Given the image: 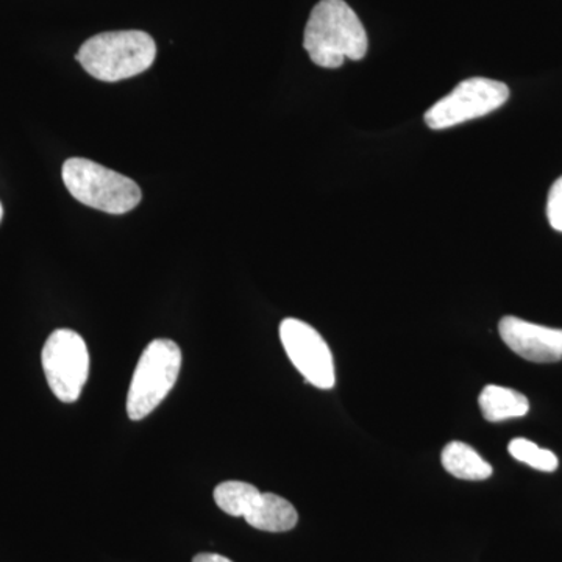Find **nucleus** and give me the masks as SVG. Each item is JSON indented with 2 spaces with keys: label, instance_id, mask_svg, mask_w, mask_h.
Returning <instances> with one entry per match:
<instances>
[{
  "label": "nucleus",
  "instance_id": "obj_9",
  "mask_svg": "<svg viewBox=\"0 0 562 562\" xmlns=\"http://www.w3.org/2000/svg\"><path fill=\"white\" fill-rule=\"evenodd\" d=\"M244 519L257 530L284 532L297 525L299 514L286 498L272 492H260L251 502Z\"/></svg>",
  "mask_w": 562,
  "mask_h": 562
},
{
  "label": "nucleus",
  "instance_id": "obj_15",
  "mask_svg": "<svg viewBox=\"0 0 562 562\" xmlns=\"http://www.w3.org/2000/svg\"><path fill=\"white\" fill-rule=\"evenodd\" d=\"M192 562H233L228 560V558L222 557V554L217 553H199L198 557H194Z\"/></svg>",
  "mask_w": 562,
  "mask_h": 562
},
{
  "label": "nucleus",
  "instance_id": "obj_8",
  "mask_svg": "<svg viewBox=\"0 0 562 562\" xmlns=\"http://www.w3.org/2000/svg\"><path fill=\"white\" fill-rule=\"evenodd\" d=\"M503 342L531 362L562 360V330L531 324L519 317L505 316L498 324Z\"/></svg>",
  "mask_w": 562,
  "mask_h": 562
},
{
  "label": "nucleus",
  "instance_id": "obj_1",
  "mask_svg": "<svg viewBox=\"0 0 562 562\" xmlns=\"http://www.w3.org/2000/svg\"><path fill=\"white\" fill-rule=\"evenodd\" d=\"M368 46L360 18L344 0H321L314 7L303 36V47L314 65L341 68L346 60H362Z\"/></svg>",
  "mask_w": 562,
  "mask_h": 562
},
{
  "label": "nucleus",
  "instance_id": "obj_7",
  "mask_svg": "<svg viewBox=\"0 0 562 562\" xmlns=\"http://www.w3.org/2000/svg\"><path fill=\"white\" fill-rule=\"evenodd\" d=\"M280 339L306 383L319 390L335 386V360L330 347L316 328L299 319H284L280 325Z\"/></svg>",
  "mask_w": 562,
  "mask_h": 562
},
{
  "label": "nucleus",
  "instance_id": "obj_14",
  "mask_svg": "<svg viewBox=\"0 0 562 562\" xmlns=\"http://www.w3.org/2000/svg\"><path fill=\"white\" fill-rule=\"evenodd\" d=\"M547 217L550 225L557 232L562 233V177L554 181L550 188L549 201H547Z\"/></svg>",
  "mask_w": 562,
  "mask_h": 562
},
{
  "label": "nucleus",
  "instance_id": "obj_10",
  "mask_svg": "<svg viewBox=\"0 0 562 562\" xmlns=\"http://www.w3.org/2000/svg\"><path fill=\"white\" fill-rule=\"evenodd\" d=\"M479 405L484 419L492 424L524 417L530 412V402L524 394L509 387L495 386V384L484 386L479 397Z\"/></svg>",
  "mask_w": 562,
  "mask_h": 562
},
{
  "label": "nucleus",
  "instance_id": "obj_13",
  "mask_svg": "<svg viewBox=\"0 0 562 562\" xmlns=\"http://www.w3.org/2000/svg\"><path fill=\"white\" fill-rule=\"evenodd\" d=\"M508 450L513 458L524 462V464L530 465V468L536 469V471L554 472L558 465H560L557 454L550 452V450L541 449V447L536 446L535 442L528 441V439H513V441L509 442Z\"/></svg>",
  "mask_w": 562,
  "mask_h": 562
},
{
  "label": "nucleus",
  "instance_id": "obj_16",
  "mask_svg": "<svg viewBox=\"0 0 562 562\" xmlns=\"http://www.w3.org/2000/svg\"><path fill=\"white\" fill-rule=\"evenodd\" d=\"M2 217H3V209H2V203H0V222H2Z\"/></svg>",
  "mask_w": 562,
  "mask_h": 562
},
{
  "label": "nucleus",
  "instance_id": "obj_2",
  "mask_svg": "<svg viewBox=\"0 0 562 562\" xmlns=\"http://www.w3.org/2000/svg\"><path fill=\"white\" fill-rule=\"evenodd\" d=\"M157 44L140 31L105 32L81 44L77 61L91 77L121 81L139 76L154 65Z\"/></svg>",
  "mask_w": 562,
  "mask_h": 562
},
{
  "label": "nucleus",
  "instance_id": "obj_5",
  "mask_svg": "<svg viewBox=\"0 0 562 562\" xmlns=\"http://www.w3.org/2000/svg\"><path fill=\"white\" fill-rule=\"evenodd\" d=\"M41 361L55 397L65 403L79 401L90 373V353L79 333L68 328L52 333Z\"/></svg>",
  "mask_w": 562,
  "mask_h": 562
},
{
  "label": "nucleus",
  "instance_id": "obj_4",
  "mask_svg": "<svg viewBox=\"0 0 562 562\" xmlns=\"http://www.w3.org/2000/svg\"><path fill=\"white\" fill-rule=\"evenodd\" d=\"M181 369L179 344L155 339L140 355L127 394V414L132 420L149 416L172 391Z\"/></svg>",
  "mask_w": 562,
  "mask_h": 562
},
{
  "label": "nucleus",
  "instance_id": "obj_3",
  "mask_svg": "<svg viewBox=\"0 0 562 562\" xmlns=\"http://www.w3.org/2000/svg\"><path fill=\"white\" fill-rule=\"evenodd\" d=\"M63 181L74 199L109 214H125L140 202L138 184L87 158H69L63 165Z\"/></svg>",
  "mask_w": 562,
  "mask_h": 562
},
{
  "label": "nucleus",
  "instance_id": "obj_12",
  "mask_svg": "<svg viewBox=\"0 0 562 562\" xmlns=\"http://www.w3.org/2000/svg\"><path fill=\"white\" fill-rule=\"evenodd\" d=\"M258 494L260 491L254 484L224 482L214 490V502L228 516L244 517Z\"/></svg>",
  "mask_w": 562,
  "mask_h": 562
},
{
  "label": "nucleus",
  "instance_id": "obj_11",
  "mask_svg": "<svg viewBox=\"0 0 562 562\" xmlns=\"http://www.w3.org/2000/svg\"><path fill=\"white\" fill-rule=\"evenodd\" d=\"M441 461L450 475L468 482H483L492 475V465L473 447L453 441L443 447Z\"/></svg>",
  "mask_w": 562,
  "mask_h": 562
},
{
  "label": "nucleus",
  "instance_id": "obj_6",
  "mask_svg": "<svg viewBox=\"0 0 562 562\" xmlns=\"http://www.w3.org/2000/svg\"><path fill=\"white\" fill-rule=\"evenodd\" d=\"M509 99V90L497 80L473 77L461 81L441 101L425 113V122L432 131H446L464 122L486 116Z\"/></svg>",
  "mask_w": 562,
  "mask_h": 562
}]
</instances>
